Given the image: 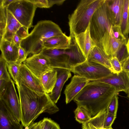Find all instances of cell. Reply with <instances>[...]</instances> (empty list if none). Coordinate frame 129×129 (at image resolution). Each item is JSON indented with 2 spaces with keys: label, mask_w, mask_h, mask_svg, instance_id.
Instances as JSON below:
<instances>
[{
  "label": "cell",
  "mask_w": 129,
  "mask_h": 129,
  "mask_svg": "<svg viewBox=\"0 0 129 129\" xmlns=\"http://www.w3.org/2000/svg\"><path fill=\"white\" fill-rule=\"evenodd\" d=\"M106 0H82L74 12L69 16L70 36L73 38L84 32L88 27L95 12Z\"/></svg>",
  "instance_id": "obj_4"
},
{
  "label": "cell",
  "mask_w": 129,
  "mask_h": 129,
  "mask_svg": "<svg viewBox=\"0 0 129 129\" xmlns=\"http://www.w3.org/2000/svg\"><path fill=\"white\" fill-rule=\"evenodd\" d=\"M0 36L1 39L5 33L7 24L6 8L0 7Z\"/></svg>",
  "instance_id": "obj_31"
},
{
  "label": "cell",
  "mask_w": 129,
  "mask_h": 129,
  "mask_svg": "<svg viewBox=\"0 0 129 129\" xmlns=\"http://www.w3.org/2000/svg\"><path fill=\"white\" fill-rule=\"evenodd\" d=\"M7 62L1 55L0 57V80L9 81L11 79L7 68Z\"/></svg>",
  "instance_id": "obj_29"
},
{
  "label": "cell",
  "mask_w": 129,
  "mask_h": 129,
  "mask_svg": "<svg viewBox=\"0 0 129 129\" xmlns=\"http://www.w3.org/2000/svg\"><path fill=\"white\" fill-rule=\"evenodd\" d=\"M70 71L75 75L84 78L89 81L97 80L113 73L106 67L87 60L72 67Z\"/></svg>",
  "instance_id": "obj_7"
},
{
  "label": "cell",
  "mask_w": 129,
  "mask_h": 129,
  "mask_svg": "<svg viewBox=\"0 0 129 129\" xmlns=\"http://www.w3.org/2000/svg\"><path fill=\"white\" fill-rule=\"evenodd\" d=\"M8 82L4 80H0V96L5 91Z\"/></svg>",
  "instance_id": "obj_39"
},
{
  "label": "cell",
  "mask_w": 129,
  "mask_h": 129,
  "mask_svg": "<svg viewBox=\"0 0 129 129\" xmlns=\"http://www.w3.org/2000/svg\"><path fill=\"white\" fill-rule=\"evenodd\" d=\"M115 93V88L109 85L96 81H90L73 100L87 109L93 117L107 109Z\"/></svg>",
  "instance_id": "obj_2"
},
{
  "label": "cell",
  "mask_w": 129,
  "mask_h": 129,
  "mask_svg": "<svg viewBox=\"0 0 129 129\" xmlns=\"http://www.w3.org/2000/svg\"><path fill=\"white\" fill-rule=\"evenodd\" d=\"M15 83L20 101V121L25 127L33 122L42 113L52 114L59 111L49 94L34 91L22 83Z\"/></svg>",
  "instance_id": "obj_1"
},
{
  "label": "cell",
  "mask_w": 129,
  "mask_h": 129,
  "mask_svg": "<svg viewBox=\"0 0 129 129\" xmlns=\"http://www.w3.org/2000/svg\"><path fill=\"white\" fill-rule=\"evenodd\" d=\"M41 120L38 122V123L35 129H41Z\"/></svg>",
  "instance_id": "obj_45"
},
{
  "label": "cell",
  "mask_w": 129,
  "mask_h": 129,
  "mask_svg": "<svg viewBox=\"0 0 129 129\" xmlns=\"http://www.w3.org/2000/svg\"><path fill=\"white\" fill-rule=\"evenodd\" d=\"M72 39H73L87 59L91 50L96 44L93 41L90 36L89 24L85 31L76 35Z\"/></svg>",
  "instance_id": "obj_18"
},
{
  "label": "cell",
  "mask_w": 129,
  "mask_h": 129,
  "mask_svg": "<svg viewBox=\"0 0 129 129\" xmlns=\"http://www.w3.org/2000/svg\"><path fill=\"white\" fill-rule=\"evenodd\" d=\"M86 60L102 64L112 71L110 59L102 48L97 45L95 44L93 47Z\"/></svg>",
  "instance_id": "obj_22"
},
{
  "label": "cell",
  "mask_w": 129,
  "mask_h": 129,
  "mask_svg": "<svg viewBox=\"0 0 129 129\" xmlns=\"http://www.w3.org/2000/svg\"><path fill=\"white\" fill-rule=\"evenodd\" d=\"M28 55L24 49L20 46L19 48L18 59L15 62L18 64H21L26 59Z\"/></svg>",
  "instance_id": "obj_36"
},
{
  "label": "cell",
  "mask_w": 129,
  "mask_h": 129,
  "mask_svg": "<svg viewBox=\"0 0 129 129\" xmlns=\"http://www.w3.org/2000/svg\"><path fill=\"white\" fill-rule=\"evenodd\" d=\"M114 38L111 34L105 36L98 45L103 49L110 59L114 57L122 41Z\"/></svg>",
  "instance_id": "obj_21"
},
{
  "label": "cell",
  "mask_w": 129,
  "mask_h": 129,
  "mask_svg": "<svg viewBox=\"0 0 129 129\" xmlns=\"http://www.w3.org/2000/svg\"><path fill=\"white\" fill-rule=\"evenodd\" d=\"M37 8H49L48 0H29Z\"/></svg>",
  "instance_id": "obj_37"
},
{
  "label": "cell",
  "mask_w": 129,
  "mask_h": 129,
  "mask_svg": "<svg viewBox=\"0 0 129 129\" xmlns=\"http://www.w3.org/2000/svg\"><path fill=\"white\" fill-rule=\"evenodd\" d=\"M128 94V97L129 98V93Z\"/></svg>",
  "instance_id": "obj_47"
},
{
  "label": "cell",
  "mask_w": 129,
  "mask_h": 129,
  "mask_svg": "<svg viewBox=\"0 0 129 129\" xmlns=\"http://www.w3.org/2000/svg\"><path fill=\"white\" fill-rule=\"evenodd\" d=\"M112 72L114 74H118L122 70V65L117 58L114 57L110 60Z\"/></svg>",
  "instance_id": "obj_34"
},
{
  "label": "cell",
  "mask_w": 129,
  "mask_h": 129,
  "mask_svg": "<svg viewBox=\"0 0 129 129\" xmlns=\"http://www.w3.org/2000/svg\"><path fill=\"white\" fill-rule=\"evenodd\" d=\"M14 83L12 79L8 82L5 91L0 96V100L3 101L13 115L20 121V101Z\"/></svg>",
  "instance_id": "obj_8"
},
{
  "label": "cell",
  "mask_w": 129,
  "mask_h": 129,
  "mask_svg": "<svg viewBox=\"0 0 129 129\" xmlns=\"http://www.w3.org/2000/svg\"><path fill=\"white\" fill-rule=\"evenodd\" d=\"M115 120L114 115L107 109L102 110L88 122L82 124V129H103L111 127Z\"/></svg>",
  "instance_id": "obj_11"
},
{
  "label": "cell",
  "mask_w": 129,
  "mask_h": 129,
  "mask_svg": "<svg viewBox=\"0 0 129 129\" xmlns=\"http://www.w3.org/2000/svg\"><path fill=\"white\" fill-rule=\"evenodd\" d=\"M41 52L49 60L50 67L70 70L69 56L66 50L44 49Z\"/></svg>",
  "instance_id": "obj_9"
},
{
  "label": "cell",
  "mask_w": 129,
  "mask_h": 129,
  "mask_svg": "<svg viewBox=\"0 0 129 129\" xmlns=\"http://www.w3.org/2000/svg\"><path fill=\"white\" fill-rule=\"evenodd\" d=\"M23 63L39 78L43 73L51 68L49 60L41 52L29 57Z\"/></svg>",
  "instance_id": "obj_13"
},
{
  "label": "cell",
  "mask_w": 129,
  "mask_h": 129,
  "mask_svg": "<svg viewBox=\"0 0 129 129\" xmlns=\"http://www.w3.org/2000/svg\"><path fill=\"white\" fill-rule=\"evenodd\" d=\"M60 28L57 24L49 20L39 21L29 35L22 39L20 46L28 55L40 52L44 49V42L53 37L63 35Z\"/></svg>",
  "instance_id": "obj_3"
},
{
  "label": "cell",
  "mask_w": 129,
  "mask_h": 129,
  "mask_svg": "<svg viewBox=\"0 0 129 129\" xmlns=\"http://www.w3.org/2000/svg\"><path fill=\"white\" fill-rule=\"evenodd\" d=\"M57 72V79L52 92L49 94L52 101L55 104L59 99L61 91L65 83L71 76L70 70L56 69Z\"/></svg>",
  "instance_id": "obj_17"
},
{
  "label": "cell",
  "mask_w": 129,
  "mask_h": 129,
  "mask_svg": "<svg viewBox=\"0 0 129 129\" xmlns=\"http://www.w3.org/2000/svg\"><path fill=\"white\" fill-rule=\"evenodd\" d=\"M15 0H1L0 7L6 8Z\"/></svg>",
  "instance_id": "obj_41"
},
{
  "label": "cell",
  "mask_w": 129,
  "mask_h": 129,
  "mask_svg": "<svg viewBox=\"0 0 129 129\" xmlns=\"http://www.w3.org/2000/svg\"><path fill=\"white\" fill-rule=\"evenodd\" d=\"M121 30L126 38L129 34V0H124L123 7L121 24Z\"/></svg>",
  "instance_id": "obj_26"
},
{
  "label": "cell",
  "mask_w": 129,
  "mask_h": 129,
  "mask_svg": "<svg viewBox=\"0 0 129 129\" xmlns=\"http://www.w3.org/2000/svg\"><path fill=\"white\" fill-rule=\"evenodd\" d=\"M89 81L84 78L75 75L70 83L66 86L64 91L66 104L73 100Z\"/></svg>",
  "instance_id": "obj_16"
},
{
  "label": "cell",
  "mask_w": 129,
  "mask_h": 129,
  "mask_svg": "<svg viewBox=\"0 0 129 129\" xmlns=\"http://www.w3.org/2000/svg\"><path fill=\"white\" fill-rule=\"evenodd\" d=\"M118 93H115L112 98L107 109L109 113L116 116L118 106Z\"/></svg>",
  "instance_id": "obj_33"
},
{
  "label": "cell",
  "mask_w": 129,
  "mask_h": 129,
  "mask_svg": "<svg viewBox=\"0 0 129 129\" xmlns=\"http://www.w3.org/2000/svg\"><path fill=\"white\" fill-rule=\"evenodd\" d=\"M45 92L49 94L52 91L57 79V72L56 69L50 68L43 73L39 78Z\"/></svg>",
  "instance_id": "obj_23"
},
{
  "label": "cell",
  "mask_w": 129,
  "mask_h": 129,
  "mask_svg": "<svg viewBox=\"0 0 129 129\" xmlns=\"http://www.w3.org/2000/svg\"><path fill=\"white\" fill-rule=\"evenodd\" d=\"M41 129H61L59 125L51 119L44 118L41 120Z\"/></svg>",
  "instance_id": "obj_32"
},
{
  "label": "cell",
  "mask_w": 129,
  "mask_h": 129,
  "mask_svg": "<svg viewBox=\"0 0 129 129\" xmlns=\"http://www.w3.org/2000/svg\"><path fill=\"white\" fill-rule=\"evenodd\" d=\"M28 29L22 26L15 33L22 40L26 37L29 34Z\"/></svg>",
  "instance_id": "obj_38"
},
{
  "label": "cell",
  "mask_w": 129,
  "mask_h": 129,
  "mask_svg": "<svg viewBox=\"0 0 129 129\" xmlns=\"http://www.w3.org/2000/svg\"><path fill=\"white\" fill-rule=\"evenodd\" d=\"M38 123V122H33L31 123L28 126L25 127L24 129H35Z\"/></svg>",
  "instance_id": "obj_44"
},
{
  "label": "cell",
  "mask_w": 129,
  "mask_h": 129,
  "mask_svg": "<svg viewBox=\"0 0 129 129\" xmlns=\"http://www.w3.org/2000/svg\"><path fill=\"white\" fill-rule=\"evenodd\" d=\"M22 40V39L17 35L15 34L14 35L13 37L12 40L13 43L20 47Z\"/></svg>",
  "instance_id": "obj_43"
},
{
  "label": "cell",
  "mask_w": 129,
  "mask_h": 129,
  "mask_svg": "<svg viewBox=\"0 0 129 129\" xmlns=\"http://www.w3.org/2000/svg\"><path fill=\"white\" fill-rule=\"evenodd\" d=\"M112 36L114 38L121 41L124 40L126 38L123 34L120 27L119 26H113L112 28Z\"/></svg>",
  "instance_id": "obj_35"
},
{
  "label": "cell",
  "mask_w": 129,
  "mask_h": 129,
  "mask_svg": "<svg viewBox=\"0 0 129 129\" xmlns=\"http://www.w3.org/2000/svg\"><path fill=\"white\" fill-rule=\"evenodd\" d=\"M65 1V0H48L49 7H51L55 4L61 5Z\"/></svg>",
  "instance_id": "obj_42"
},
{
  "label": "cell",
  "mask_w": 129,
  "mask_h": 129,
  "mask_svg": "<svg viewBox=\"0 0 129 129\" xmlns=\"http://www.w3.org/2000/svg\"><path fill=\"white\" fill-rule=\"evenodd\" d=\"M123 70L129 72V56L121 64Z\"/></svg>",
  "instance_id": "obj_40"
},
{
  "label": "cell",
  "mask_w": 129,
  "mask_h": 129,
  "mask_svg": "<svg viewBox=\"0 0 129 129\" xmlns=\"http://www.w3.org/2000/svg\"><path fill=\"white\" fill-rule=\"evenodd\" d=\"M103 129H113L111 127V128H104Z\"/></svg>",
  "instance_id": "obj_46"
},
{
  "label": "cell",
  "mask_w": 129,
  "mask_h": 129,
  "mask_svg": "<svg viewBox=\"0 0 129 129\" xmlns=\"http://www.w3.org/2000/svg\"><path fill=\"white\" fill-rule=\"evenodd\" d=\"M6 8L22 26H32L37 8L29 0H15Z\"/></svg>",
  "instance_id": "obj_6"
},
{
  "label": "cell",
  "mask_w": 129,
  "mask_h": 129,
  "mask_svg": "<svg viewBox=\"0 0 129 129\" xmlns=\"http://www.w3.org/2000/svg\"><path fill=\"white\" fill-rule=\"evenodd\" d=\"M105 1L94 13L89 24L90 36L93 41L96 45L99 44L105 36L110 34L112 36L113 25L107 14Z\"/></svg>",
  "instance_id": "obj_5"
},
{
  "label": "cell",
  "mask_w": 129,
  "mask_h": 129,
  "mask_svg": "<svg viewBox=\"0 0 129 129\" xmlns=\"http://www.w3.org/2000/svg\"><path fill=\"white\" fill-rule=\"evenodd\" d=\"M15 83H22L34 91L45 92L39 78L24 63L21 65L16 82Z\"/></svg>",
  "instance_id": "obj_12"
},
{
  "label": "cell",
  "mask_w": 129,
  "mask_h": 129,
  "mask_svg": "<svg viewBox=\"0 0 129 129\" xmlns=\"http://www.w3.org/2000/svg\"><path fill=\"white\" fill-rule=\"evenodd\" d=\"M7 65L8 72L15 83L16 82L21 64L16 62H7Z\"/></svg>",
  "instance_id": "obj_30"
},
{
  "label": "cell",
  "mask_w": 129,
  "mask_h": 129,
  "mask_svg": "<svg viewBox=\"0 0 129 129\" xmlns=\"http://www.w3.org/2000/svg\"><path fill=\"white\" fill-rule=\"evenodd\" d=\"M72 38L65 34L57 36L50 38L44 42V49H57L63 50L69 49L71 47Z\"/></svg>",
  "instance_id": "obj_19"
},
{
  "label": "cell",
  "mask_w": 129,
  "mask_h": 129,
  "mask_svg": "<svg viewBox=\"0 0 129 129\" xmlns=\"http://www.w3.org/2000/svg\"><path fill=\"white\" fill-rule=\"evenodd\" d=\"M20 122L0 100V129H23Z\"/></svg>",
  "instance_id": "obj_14"
},
{
  "label": "cell",
  "mask_w": 129,
  "mask_h": 129,
  "mask_svg": "<svg viewBox=\"0 0 129 129\" xmlns=\"http://www.w3.org/2000/svg\"><path fill=\"white\" fill-rule=\"evenodd\" d=\"M96 81L109 85L115 88L116 93L123 91L129 93V74L123 70L118 74L112 73L110 75Z\"/></svg>",
  "instance_id": "obj_10"
},
{
  "label": "cell",
  "mask_w": 129,
  "mask_h": 129,
  "mask_svg": "<svg viewBox=\"0 0 129 129\" xmlns=\"http://www.w3.org/2000/svg\"><path fill=\"white\" fill-rule=\"evenodd\" d=\"M106 11L113 26H120L123 11L124 0H106Z\"/></svg>",
  "instance_id": "obj_15"
},
{
  "label": "cell",
  "mask_w": 129,
  "mask_h": 129,
  "mask_svg": "<svg viewBox=\"0 0 129 129\" xmlns=\"http://www.w3.org/2000/svg\"><path fill=\"white\" fill-rule=\"evenodd\" d=\"M77 107L74 111L76 120L80 123H84L92 117L89 112L82 106L77 104Z\"/></svg>",
  "instance_id": "obj_27"
},
{
  "label": "cell",
  "mask_w": 129,
  "mask_h": 129,
  "mask_svg": "<svg viewBox=\"0 0 129 129\" xmlns=\"http://www.w3.org/2000/svg\"><path fill=\"white\" fill-rule=\"evenodd\" d=\"M19 47L3 39H0L1 55L8 63L15 62L18 57Z\"/></svg>",
  "instance_id": "obj_20"
},
{
  "label": "cell",
  "mask_w": 129,
  "mask_h": 129,
  "mask_svg": "<svg viewBox=\"0 0 129 129\" xmlns=\"http://www.w3.org/2000/svg\"><path fill=\"white\" fill-rule=\"evenodd\" d=\"M72 39L73 42H71L70 48L66 50L69 56V65L70 70L86 60L73 39Z\"/></svg>",
  "instance_id": "obj_25"
},
{
  "label": "cell",
  "mask_w": 129,
  "mask_h": 129,
  "mask_svg": "<svg viewBox=\"0 0 129 129\" xmlns=\"http://www.w3.org/2000/svg\"><path fill=\"white\" fill-rule=\"evenodd\" d=\"M6 14V26L5 33L2 39L13 42L12 40L14 35L22 26L7 9Z\"/></svg>",
  "instance_id": "obj_24"
},
{
  "label": "cell",
  "mask_w": 129,
  "mask_h": 129,
  "mask_svg": "<svg viewBox=\"0 0 129 129\" xmlns=\"http://www.w3.org/2000/svg\"><path fill=\"white\" fill-rule=\"evenodd\" d=\"M128 74H129V72H128Z\"/></svg>",
  "instance_id": "obj_48"
},
{
  "label": "cell",
  "mask_w": 129,
  "mask_h": 129,
  "mask_svg": "<svg viewBox=\"0 0 129 129\" xmlns=\"http://www.w3.org/2000/svg\"><path fill=\"white\" fill-rule=\"evenodd\" d=\"M129 56V38L122 41L116 52V57L121 64Z\"/></svg>",
  "instance_id": "obj_28"
}]
</instances>
